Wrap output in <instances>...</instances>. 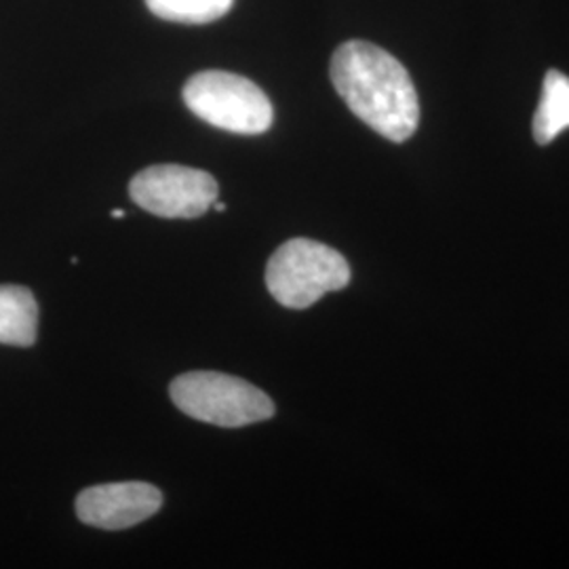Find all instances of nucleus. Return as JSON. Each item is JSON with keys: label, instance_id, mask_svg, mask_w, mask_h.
Masks as SVG:
<instances>
[{"label": "nucleus", "instance_id": "nucleus-1", "mask_svg": "<svg viewBox=\"0 0 569 569\" xmlns=\"http://www.w3.org/2000/svg\"><path fill=\"white\" fill-rule=\"evenodd\" d=\"M331 81L346 106L390 142L409 140L420 122V102L406 66L366 41L340 44L331 58Z\"/></svg>", "mask_w": 569, "mask_h": 569}, {"label": "nucleus", "instance_id": "nucleus-2", "mask_svg": "<svg viewBox=\"0 0 569 569\" xmlns=\"http://www.w3.org/2000/svg\"><path fill=\"white\" fill-rule=\"evenodd\" d=\"M350 283V266L333 247L291 239L281 244L266 266L270 296L284 308L305 310L317 305L329 291H340Z\"/></svg>", "mask_w": 569, "mask_h": 569}, {"label": "nucleus", "instance_id": "nucleus-3", "mask_svg": "<svg viewBox=\"0 0 569 569\" xmlns=\"http://www.w3.org/2000/svg\"><path fill=\"white\" fill-rule=\"evenodd\" d=\"M169 392L182 413L213 427H249L270 420L277 411L264 390L218 371L182 373Z\"/></svg>", "mask_w": 569, "mask_h": 569}, {"label": "nucleus", "instance_id": "nucleus-4", "mask_svg": "<svg viewBox=\"0 0 569 569\" xmlns=\"http://www.w3.org/2000/svg\"><path fill=\"white\" fill-rule=\"evenodd\" d=\"M183 102L201 121L239 136L266 133L274 110L264 91L241 74L204 70L183 87Z\"/></svg>", "mask_w": 569, "mask_h": 569}, {"label": "nucleus", "instance_id": "nucleus-5", "mask_svg": "<svg viewBox=\"0 0 569 569\" xmlns=\"http://www.w3.org/2000/svg\"><path fill=\"white\" fill-rule=\"evenodd\" d=\"M133 203L159 218L192 220L218 201V182L211 173L183 164H154L142 169L131 183Z\"/></svg>", "mask_w": 569, "mask_h": 569}, {"label": "nucleus", "instance_id": "nucleus-6", "mask_svg": "<svg viewBox=\"0 0 569 569\" xmlns=\"http://www.w3.org/2000/svg\"><path fill=\"white\" fill-rule=\"evenodd\" d=\"M74 507L82 523L117 531L133 528L157 515L163 507V493L142 481L106 483L82 489Z\"/></svg>", "mask_w": 569, "mask_h": 569}, {"label": "nucleus", "instance_id": "nucleus-7", "mask_svg": "<svg viewBox=\"0 0 569 569\" xmlns=\"http://www.w3.org/2000/svg\"><path fill=\"white\" fill-rule=\"evenodd\" d=\"M39 336V302L30 289L0 284V345L32 346Z\"/></svg>", "mask_w": 569, "mask_h": 569}, {"label": "nucleus", "instance_id": "nucleus-8", "mask_svg": "<svg viewBox=\"0 0 569 569\" xmlns=\"http://www.w3.org/2000/svg\"><path fill=\"white\" fill-rule=\"evenodd\" d=\"M569 127V77L549 70L542 82V96L533 114V138L540 146L552 142Z\"/></svg>", "mask_w": 569, "mask_h": 569}, {"label": "nucleus", "instance_id": "nucleus-9", "mask_svg": "<svg viewBox=\"0 0 569 569\" xmlns=\"http://www.w3.org/2000/svg\"><path fill=\"white\" fill-rule=\"evenodd\" d=\"M146 4L161 20L209 23L224 18L234 0H146Z\"/></svg>", "mask_w": 569, "mask_h": 569}, {"label": "nucleus", "instance_id": "nucleus-10", "mask_svg": "<svg viewBox=\"0 0 569 569\" xmlns=\"http://www.w3.org/2000/svg\"><path fill=\"white\" fill-rule=\"evenodd\" d=\"M211 209H216V211H218V213H224L226 204L220 203V201H216V203L211 204Z\"/></svg>", "mask_w": 569, "mask_h": 569}, {"label": "nucleus", "instance_id": "nucleus-11", "mask_svg": "<svg viewBox=\"0 0 569 569\" xmlns=\"http://www.w3.org/2000/svg\"><path fill=\"white\" fill-rule=\"evenodd\" d=\"M124 216H127V213H124L122 209H114V211H112V218H117V220H121Z\"/></svg>", "mask_w": 569, "mask_h": 569}]
</instances>
